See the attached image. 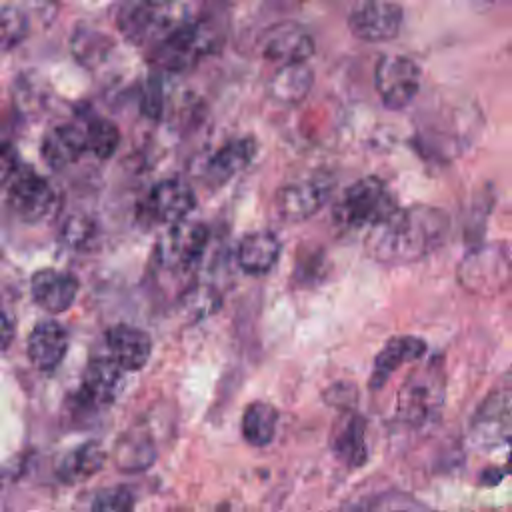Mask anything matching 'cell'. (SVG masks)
Returning a JSON list of instances; mask_svg holds the SVG:
<instances>
[{"label":"cell","mask_w":512,"mask_h":512,"mask_svg":"<svg viewBox=\"0 0 512 512\" xmlns=\"http://www.w3.org/2000/svg\"><path fill=\"white\" fill-rule=\"evenodd\" d=\"M68 344H70L68 332L60 322L42 320L32 328L28 336L26 352L34 368L42 372H52L64 360L68 352Z\"/></svg>","instance_id":"cell-20"},{"label":"cell","mask_w":512,"mask_h":512,"mask_svg":"<svg viewBox=\"0 0 512 512\" xmlns=\"http://www.w3.org/2000/svg\"><path fill=\"white\" fill-rule=\"evenodd\" d=\"M60 0H16L14 6L24 10L28 16H36L40 20H50L58 12Z\"/></svg>","instance_id":"cell-35"},{"label":"cell","mask_w":512,"mask_h":512,"mask_svg":"<svg viewBox=\"0 0 512 512\" xmlns=\"http://www.w3.org/2000/svg\"><path fill=\"white\" fill-rule=\"evenodd\" d=\"M260 48L262 54L278 66L298 64L314 54V38L296 22H278L264 32Z\"/></svg>","instance_id":"cell-14"},{"label":"cell","mask_w":512,"mask_h":512,"mask_svg":"<svg viewBox=\"0 0 512 512\" xmlns=\"http://www.w3.org/2000/svg\"><path fill=\"white\" fill-rule=\"evenodd\" d=\"M56 204V194L46 178L30 168H18L8 182V206L28 224H38L50 216Z\"/></svg>","instance_id":"cell-12"},{"label":"cell","mask_w":512,"mask_h":512,"mask_svg":"<svg viewBox=\"0 0 512 512\" xmlns=\"http://www.w3.org/2000/svg\"><path fill=\"white\" fill-rule=\"evenodd\" d=\"M30 28V16L18 6L0 8V52L14 50L26 36Z\"/></svg>","instance_id":"cell-33"},{"label":"cell","mask_w":512,"mask_h":512,"mask_svg":"<svg viewBox=\"0 0 512 512\" xmlns=\"http://www.w3.org/2000/svg\"><path fill=\"white\" fill-rule=\"evenodd\" d=\"M14 338V326L10 322V318L0 310V352H4Z\"/></svg>","instance_id":"cell-38"},{"label":"cell","mask_w":512,"mask_h":512,"mask_svg":"<svg viewBox=\"0 0 512 512\" xmlns=\"http://www.w3.org/2000/svg\"><path fill=\"white\" fill-rule=\"evenodd\" d=\"M40 152L44 162L54 170H62L74 164L86 152V138L82 126L58 124L50 128L42 138Z\"/></svg>","instance_id":"cell-23"},{"label":"cell","mask_w":512,"mask_h":512,"mask_svg":"<svg viewBox=\"0 0 512 512\" xmlns=\"http://www.w3.org/2000/svg\"><path fill=\"white\" fill-rule=\"evenodd\" d=\"M450 232L444 210L428 204L396 208L386 220L370 228L366 252L380 264H412L432 254Z\"/></svg>","instance_id":"cell-1"},{"label":"cell","mask_w":512,"mask_h":512,"mask_svg":"<svg viewBox=\"0 0 512 512\" xmlns=\"http://www.w3.org/2000/svg\"><path fill=\"white\" fill-rule=\"evenodd\" d=\"M208 226L198 220H180L170 224L168 232L158 240L156 256L160 264L174 272H190L196 268L208 246Z\"/></svg>","instance_id":"cell-8"},{"label":"cell","mask_w":512,"mask_h":512,"mask_svg":"<svg viewBox=\"0 0 512 512\" xmlns=\"http://www.w3.org/2000/svg\"><path fill=\"white\" fill-rule=\"evenodd\" d=\"M218 512H228V508H226V506H222Z\"/></svg>","instance_id":"cell-40"},{"label":"cell","mask_w":512,"mask_h":512,"mask_svg":"<svg viewBox=\"0 0 512 512\" xmlns=\"http://www.w3.org/2000/svg\"><path fill=\"white\" fill-rule=\"evenodd\" d=\"M282 252V244L274 232L256 230L246 234L238 248L236 258L240 268L250 276H262L274 268Z\"/></svg>","instance_id":"cell-25"},{"label":"cell","mask_w":512,"mask_h":512,"mask_svg":"<svg viewBox=\"0 0 512 512\" xmlns=\"http://www.w3.org/2000/svg\"><path fill=\"white\" fill-rule=\"evenodd\" d=\"M106 346L110 358L126 372L146 366L152 354L150 336L130 324H116L106 332Z\"/></svg>","instance_id":"cell-21"},{"label":"cell","mask_w":512,"mask_h":512,"mask_svg":"<svg viewBox=\"0 0 512 512\" xmlns=\"http://www.w3.org/2000/svg\"><path fill=\"white\" fill-rule=\"evenodd\" d=\"M122 372L124 370L110 356L94 358L84 370V376L78 388V402L84 408H92V410L112 404L124 384Z\"/></svg>","instance_id":"cell-15"},{"label":"cell","mask_w":512,"mask_h":512,"mask_svg":"<svg viewBox=\"0 0 512 512\" xmlns=\"http://www.w3.org/2000/svg\"><path fill=\"white\" fill-rule=\"evenodd\" d=\"M134 504L136 498L128 486H110L94 496L90 512H132Z\"/></svg>","instance_id":"cell-34"},{"label":"cell","mask_w":512,"mask_h":512,"mask_svg":"<svg viewBox=\"0 0 512 512\" xmlns=\"http://www.w3.org/2000/svg\"><path fill=\"white\" fill-rule=\"evenodd\" d=\"M16 170H18V162H16L14 150L8 144H0V190L8 186Z\"/></svg>","instance_id":"cell-37"},{"label":"cell","mask_w":512,"mask_h":512,"mask_svg":"<svg viewBox=\"0 0 512 512\" xmlns=\"http://www.w3.org/2000/svg\"><path fill=\"white\" fill-rule=\"evenodd\" d=\"M170 0H122L116 10V26L132 44H154L166 34Z\"/></svg>","instance_id":"cell-11"},{"label":"cell","mask_w":512,"mask_h":512,"mask_svg":"<svg viewBox=\"0 0 512 512\" xmlns=\"http://www.w3.org/2000/svg\"><path fill=\"white\" fill-rule=\"evenodd\" d=\"M402 20V6L394 0H360L348 14V28L362 42H388L398 36Z\"/></svg>","instance_id":"cell-13"},{"label":"cell","mask_w":512,"mask_h":512,"mask_svg":"<svg viewBox=\"0 0 512 512\" xmlns=\"http://www.w3.org/2000/svg\"><path fill=\"white\" fill-rule=\"evenodd\" d=\"M86 138V150L100 160L110 158L120 144V130L106 118H88L82 126Z\"/></svg>","instance_id":"cell-30"},{"label":"cell","mask_w":512,"mask_h":512,"mask_svg":"<svg viewBox=\"0 0 512 512\" xmlns=\"http://www.w3.org/2000/svg\"><path fill=\"white\" fill-rule=\"evenodd\" d=\"M446 370L440 356L420 362L408 372L396 394V418L410 428L432 424L444 406Z\"/></svg>","instance_id":"cell-3"},{"label":"cell","mask_w":512,"mask_h":512,"mask_svg":"<svg viewBox=\"0 0 512 512\" xmlns=\"http://www.w3.org/2000/svg\"><path fill=\"white\" fill-rule=\"evenodd\" d=\"M110 48H112L110 38L102 30L90 24H80L70 36V50L74 58L88 68H94L100 62H104Z\"/></svg>","instance_id":"cell-29"},{"label":"cell","mask_w":512,"mask_h":512,"mask_svg":"<svg viewBox=\"0 0 512 512\" xmlns=\"http://www.w3.org/2000/svg\"><path fill=\"white\" fill-rule=\"evenodd\" d=\"M256 152H258V144L250 136L228 140L214 152V156L206 166V174L210 182L220 186L232 180L252 164V160L256 158Z\"/></svg>","instance_id":"cell-22"},{"label":"cell","mask_w":512,"mask_h":512,"mask_svg":"<svg viewBox=\"0 0 512 512\" xmlns=\"http://www.w3.org/2000/svg\"><path fill=\"white\" fill-rule=\"evenodd\" d=\"M392 512H402V510H392Z\"/></svg>","instance_id":"cell-41"},{"label":"cell","mask_w":512,"mask_h":512,"mask_svg":"<svg viewBox=\"0 0 512 512\" xmlns=\"http://www.w3.org/2000/svg\"><path fill=\"white\" fill-rule=\"evenodd\" d=\"M196 206V196L190 184L180 178H168L154 184L146 198V210L152 220L162 224H176L186 220Z\"/></svg>","instance_id":"cell-16"},{"label":"cell","mask_w":512,"mask_h":512,"mask_svg":"<svg viewBox=\"0 0 512 512\" xmlns=\"http://www.w3.org/2000/svg\"><path fill=\"white\" fill-rule=\"evenodd\" d=\"M78 280L70 272L56 268L36 270L30 278V292L34 302L46 312H66L78 294Z\"/></svg>","instance_id":"cell-19"},{"label":"cell","mask_w":512,"mask_h":512,"mask_svg":"<svg viewBox=\"0 0 512 512\" xmlns=\"http://www.w3.org/2000/svg\"><path fill=\"white\" fill-rule=\"evenodd\" d=\"M426 350H428L426 342L418 336H412V334L392 336L374 358V364L368 376V388L374 392L380 390L402 364L420 360L426 354Z\"/></svg>","instance_id":"cell-18"},{"label":"cell","mask_w":512,"mask_h":512,"mask_svg":"<svg viewBox=\"0 0 512 512\" xmlns=\"http://www.w3.org/2000/svg\"><path fill=\"white\" fill-rule=\"evenodd\" d=\"M278 412L268 402H250L242 414V436L250 446H266L276 434Z\"/></svg>","instance_id":"cell-28"},{"label":"cell","mask_w":512,"mask_h":512,"mask_svg":"<svg viewBox=\"0 0 512 512\" xmlns=\"http://www.w3.org/2000/svg\"><path fill=\"white\" fill-rule=\"evenodd\" d=\"M372 504L370 502H356L352 506H348L344 512H372Z\"/></svg>","instance_id":"cell-39"},{"label":"cell","mask_w":512,"mask_h":512,"mask_svg":"<svg viewBox=\"0 0 512 512\" xmlns=\"http://www.w3.org/2000/svg\"><path fill=\"white\" fill-rule=\"evenodd\" d=\"M510 436H512V366L488 390V394L478 404L470 422V438L478 446H492Z\"/></svg>","instance_id":"cell-7"},{"label":"cell","mask_w":512,"mask_h":512,"mask_svg":"<svg viewBox=\"0 0 512 512\" xmlns=\"http://www.w3.org/2000/svg\"><path fill=\"white\" fill-rule=\"evenodd\" d=\"M482 132V112L464 96H434L414 118L412 144L430 162L446 164L462 156Z\"/></svg>","instance_id":"cell-2"},{"label":"cell","mask_w":512,"mask_h":512,"mask_svg":"<svg viewBox=\"0 0 512 512\" xmlns=\"http://www.w3.org/2000/svg\"><path fill=\"white\" fill-rule=\"evenodd\" d=\"M98 238H100V230L96 222L86 214L68 216L62 226V242L70 250H78V252L92 250L98 244Z\"/></svg>","instance_id":"cell-32"},{"label":"cell","mask_w":512,"mask_h":512,"mask_svg":"<svg viewBox=\"0 0 512 512\" xmlns=\"http://www.w3.org/2000/svg\"><path fill=\"white\" fill-rule=\"evenodd\" d=\"M374 86L386 108L402 110L418 94L420 68L408 56L386 54L374 68Z\"/></svg>","instance_id":"cell-10"},{"label":"cell","mask_w":512,"mask_h":512,"mask_svg":"<svg viewBox=\"0 0 512 512\" xmlns=\"http://www.w3.org/2000/svg\"><path fill=\"white\" fill-rule=\"evenodd\" d=\"M220 32L210 22L182 24L166 32L152 48V62L168 72L194 66L200 58L214 52Z\"/></svg>","instance_id":"cell-6"},{"label":"cell","mask_w":512,"mask_h":512,"mask_svg":"<svg viewBox=\"0 0 512 512\" xmlns=\"http://www.w3.org/2000/svg\"><path fill=\"white\" fill-rule=\"evenodd\" d=\"M458 284L470 294L498 296L512 288V242L472 246L456 268Z\"/></svg>","instance_id":"cell-4"},{"label":"cell","mask_w":512,"mask_h":512,"mask_svg":"<svg viewBox=\"0 0 512 512\" xmlns=\"http://www.w3.org/2000/svg\"><path fill=\"white\" fill-rule=\"evenodd\" d=\"M180 312L190 320H204L220 308V294L210 284H192L178 300Z\"/></svg>","instance_id":"cell-31"},{"label":"cell","mask_w":512,"mask_h":512,"mask_svg":"<svg viewBox=\"0 0 512 512\" xmlns=\"http://www.w3.org/2000/svg\"><path fill=\"white\" fill-rule=\"evenodd\" d=\"M334 176L330 172H312L298 178L276 196V210L286 222H302L314 216L332 196Z\"/></svg>","instance_id":"cell-9"},{"label":"cell","mask_w":512,"mask_h":512,"mask_svg":"<svg viewBox=\"0 0 512 512\" xmlns=\"http://www.w3.org/2000/svg\"><path fill=\"white\" fill-rule=\"evenodd\" d=\"M112 458L116 468L124 472H142L156 460V448L150 436L132 430L118 438Z\"/></svg>","instance_id":"cell-27"},{"label":"cell","mask_w":512,"mask_h":512,"mask_svg":"<svg viewBox=\"0 0 512 512\" xmlns=\"http://www.w3.org/2000/svg\"><path fill=\"white\" fill-rule=\"evenodd\" d=\"M324 398H326L330 404L340 406L342 410H346V408H354L352 404H354V400H356V388H354V384L338 382V384H334L332 388H328V390H326Z\"/></svg>","instance_id":"cell-36"},{"label":"cell","mask_w":512,"mask_h":512,"mask_svg":"<svg viewBox=\"0 0 512 512\" xmlns=\"http://www.w3.org/2000/svg\"><path fill=\"white\" fill-rule=\"evenodd\" d=\"M396 198L378 176H364L350 184L334 206V220L348 230L374 228L396 210Z\"/></svg>","instance_id":"cell-5"},{"label":"cell","mask_w":512,"mask_h":512,"mask_svg":"<svg viewBox=\"0 0 512 512\" xmlns=\"http://www.w3.org/2000/svg\"><path fill=\"white\" fill-rule=\"evenodd\" d=\"M106 462V450L100 442H84L70 448L56 464V476L62 484H82L96 476Z\"/></svg>","instance_id":"cell-26"},{"label":"cell","mask_w":512,"mask_h":512,"mask_svg":"<svg viewBox=\"0 0 512 512\" xmlns=\"http://www.w3.org/2000/svg\"><path fill=\"white\" fill-rule=\"evenodd\" d=\"M366 418L354 408L342 410L332 426L330 448L346 468H360L368 462Z\"/></svg>","instance_id":"cell-17"},{"label":"cell","mask_w":512,"mask_h":512,"mask_svg":"<svg viewBox=\"0 0 512 512\" xmlns=\"http://www.w3.org/2000/svg\"><path fill=\"white\" fill-rule=\"evenodd\" d=\"M314 72L306 62L298 64H282L274 70L266 84V92L270 100L282 106L300 104L312 90Z\"/></svg>","instance_id":"cell-24"}]
</instances>
